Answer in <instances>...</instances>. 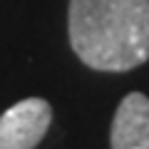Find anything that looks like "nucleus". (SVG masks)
<instances>
[{
	"mask_svg": "<svg viewBox=\"0 0 149 149\" xmlns=\"http://www.w3.org/2000/svg\"><path fill=\"white\" fill-rule=\"evenodd\" d=\"M70 45L100 72H127L149 60V0H70Z\"/></svg>",
	"mask_w": 149,
	"mask_h": 149,
	"instance_id": "f257e3e1",
	"label": "nucleus"
},
{
	"mask_svg": "<svg viewBox=\"0 0 149 149\" xmlns=\"http://www.w3.org/2000/svg\"><path fill=\"white\" fill-rule=\"evenodd\" d=\"M112 149H149V97L129 92L119 102L109 134Z\"/></svg>",
	"mask_w": 149,
	"mask_h": 149,
	"instance_id": "7ed1b4c3",
	"label": "nucleus"
},
{
	"mask_svg": "<svg viewBox=\"0 0 149 149\" xmlns=\"http://www.w3.org/2000/svg\"><path fill=\"white\" fill-rule=\"evenodd\" d=\"M52 124V107L42 97L15 102L0 114V149H35Z\"/></svg>",
	"mask_w": 149,
	"mask_h": 149,
	"instance_id": "f03ea898",
	"label": "nucleus"
}]
</instances>
